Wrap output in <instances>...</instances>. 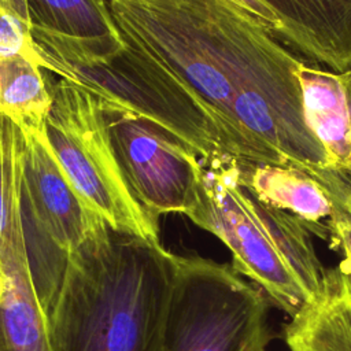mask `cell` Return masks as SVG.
Masks as SVG:
<instances>
[{"label":"cell","instance_id":"6da1fadb","mask_svg":"<svg viewBox=\"0 0 351 351\" xmlns=\"http://www.w3.org/2000/svg\"><path fill=\"white\" fill-rule=\"evenodd\" d=\"M174 269L159 241L103 222L70 254L49 313L53 351H162Z\"/></svg>","mask_w":351,"mask_h":351},{"label":"cell","instance_id":"7a4b0ae2","mask_svg":"<svg viewBox=\"0 0 351 351\" xmlns=\"http://www.w3.org/2000/svg\"><path fill=\"white\" fill-rule=\"evenodd\" d=\"M185 215L217 236L232 252V267L289 317L318 293L325 269L310 229L298 217L255 196L236 162L202 163Z\"/></svg>","mask_w":351,"mask_h":351},{"label":"cell","instance_id":"3957f363","mask_svg":"<svg viewBox=\"0 0 351 351\" xmlns=\"http://www.w3.org/2000/svg\"><path fill=\"white\" fill-rule=\"evenodd\" d=\"M48 75L52 99L45 134L75 192L111 228L159 241L158 219L140 206L126 182L97 97L69 80Z\"/></svg>","mask_w":351,"mask_h":351},{"label":"cell","instance_id":"277c9868","mask_svg":"<svg viewBox=\"0 0 351 351\" xmlns=\"http://www.w3.org/2000/svg\"><path fill=\"white\" fill-rule=\"evenodd\" d=\"M270 304L232 265L176 255L162 351H265Z\"/></svg>","mask_w":351,"mask_h":351},{"label":"cell","instance_id":"5b68a950","mask_svg":"<svg viewBox=\"0 0 351 351\" xmlns=\"http://www.w3.org/2000/svg\"><path fill=\"white\" fill-rule=\"evenodd\" d=\"M104 112L118 163L140 206L156 219L167 213L185 214L200 176L199 156L133 112Z\"/></svg>","mask_w":351,"mask_h":351},{"label":"cell","instance_id":"8992f818","mask_svg":"<svg viewBox=\"0 0 351 351\" xmlns=\"http://www.w3.org/2000/svg\"><path fill=\"white\" fill-rule=\"evenodd\" d=\"M25 143L22 174V221L30 254L55 245L69 255L106 222L75 192L59 166L45 126L21 130Z\"/></svg>","mask_w":351,"mask_h":351},{"label":"cell","instance_id":"52a82bcc","mask_svg":"<svg viewBox=\"0 0 351 351\" xmlns=\"http://www.w3.org/2000/svg\"><path fill=\"white\" fill-rule=\"evenodd\" d=\"M277 40L332 71L351 69V0H239Z\"/></svg>","mask_w":351,"mask_h":351},{"label":"cell","instance_id":"ba28073f","mask_svg":"<svg viewBox=\"0 0 351 351\" xmlns=\"http://www.w3.org/2000/svg\"><path fill=\"white\" fill-rule=\"evenodd\" d=\"M0 351H53L49 315L27 262L22 219L0 237Z\"/></svg>","mask_w":351,"mask_h":351},{"label":"cell","instance_id":"9c48e42d","mask_svg":"<svg viewBox=\"0 0 351 351\" xmlns=\"http://www.w3.org/2000/svg\"><path fill=\"white\" fill-rule=\"evenodd\" d=\"M306 121L324 147L329 165L348 177L351 171V69L325 70L302 60L296 67Z\"/></svg>","mask_w":351,"mask_h":351},{"label":"cell","instance_id":"30bf717a","mask_svg":"<svg viewBox=\"0 0 351 351\" xmlns=\"http://www.w3.org/2000/svg\"><path fill=\"white\" fill-rule=\"evenodd\" d=\"M291 351H351V277L325 269L315 298L285 325Z\"/></svg>","mask_w":351,"mask_h":351},{"label":"cell","instance_id":"8fae6325","mask_svg":"<svg viewBox=\"0 0 351 351\" xmlns=\"http://www.w3.org/2000/svg\"><path fill=\"white\" fill-rule=\"evenodd\" d=\"M240 173L245 186L262 202L298 217L311 233L328 240L326 223L340 207L322 184L296 169L276 165L244 166Z\"/></svg>","mask_w":351,"mask_h":351},{"label":"cell","instance_id":"7c38bea8","mask_svg":"<svg viewBox=\"0 0 351 351\" xmlns=\"http://www.w3.org/2000/svg\"><path fill=\"white\" fill-rule=\"evenodd\" d=\"M51 99L47 70L27 55L0 52V114L21 130L43 128Z\"/></svg>","mask_w":351,"mask_h":351},{"label":"cell","instance_id":"4fadbf2b","mask_svg":"<svg viewBox=\"0 0 351 351\" xmlns=\"http://www.w3.org/2000/svg\"><path fill=\"white\" fill-rule=\"evenodd\" d=\"M0 52L23 53L37 62L30 41V27L11 11L7 0H0Z\"/></svg>","mask_w":351,"mask_h":351},{"label":"cell","instance_id":"5bb4252c","mask_svg":"<svg viewBox=\"0 0 351 351\" xmlns=\"http://www.w3.org/2000/svg\"><path fill=\"white\" fill-rule=\"evenodd\" d=\"M326 225L329 229L328 241L330 248L343 255L339 266L351 277V207L339 210Z\"/></svg>","mask_w":351,"mask_h":351},{"label":"cell","instance_id":"9a60e30c","mask_svg":"<svg viewBox=\"0 0 351 351\" xmlns=\"http://www.w3.org/2000/svg\"><path fill=\"white\" fill-rule=\"evenodd\" d=\"M348 177H350V178H351V171H350V174H348Z\"/></svg>","mask_w":351,"mask_h":351},{"label":"cell","instance_id":"2e32d148","mask_svg":"<svg viewBox=\"0 0 351 351\" xmlns=\"http://www.w3.org/2000/svg\"><path fill=\"white\" fill-rule=\"evenodd\" d=\"M101 1H108V0H101Z\"/></svg>","mask_w":351,"mask_h":351}]
</instances>
